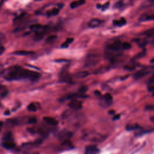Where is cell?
I'll use <instances>...</instances> for the list:
<instances>
[{
	"label": "cell",
	"mask_w": 154,
	"mask_h": 154,
	"mask_svg": "<svg viewBox=\"0 0 154 154\" xmlns=\"http://www.w3.org/2000/svg\"><path fill=\"white\" fill-rule=\"evenodd\" d=\"M109 5H110V3H109V2H107V3H106L105 4H104L103 5H102V7H101L102 10L104 11V10H107V9L108 8V7H109Z\"/></svg>",
	"instance_id": "8d00e7d4"
},
{
	"label": "cell",
	"mask_w": 154,
	"mask_h": 154,
	"mask_svg": "<svg viewBox=\"0 0 154 154\" xmlns=\"http://www.w3.org/2000/svg\"><path fill=\"white\" fill-rule=\"evenodd\" d=\"M43 121L46 122L48 125H51V126H56L58 124V121L57 120L52 117L45 116L43 118Z\"/></svg>",
	"instance_id": "4fadbf2b"
},
{
	"label": "cell",
	"mask_w": 154,
	"mask_h": 154,
	"mask_svg": "<svg viewBox=\"0 0 154 154\" xmlns=\"http://www.w3.org/2000/svg\"><path fill=\"white\" fill-rule=\"evenodd\" d=\"M145 54V53H140V54H138V55H137V56H135V59H138V58H140V57H143V56Z\"/></svg>",
	"instance_id": "7bdbcfd3"
},
{
	"label": "cell",
	"mask_w": 154,
	"mask_h": 154,
	"mask_svg": "<svg viewBox=\"0 0 154 154\" xmlns=\"http://www.w3.org/2000/svg\"><path fill=\"white\" fill-rule=\"evenodd\" d=\"M73 41V38H68L66 39V41L65 42L67 45H69L71 43H72Z\"/></svg>",
	"instance_id": "f35d334b"
},
{
	"label": "cell",
	"mask_w": 154,
	"mask_h": 154,
	"mask_svg": "<svg viewBox=\"0 0 154 154\" xmlns=\"http://www.w3.org/2000/svg\"><path fill=\"white\" fill-rule=\"evenodd\" d=\"M147 90L150 92H154V84H149L147 87Z\"/></svg>",
	"instance_id": "e575fe53"
},
{
	"label": "cell",
	"mask_w": 154,
	"mask_h": 154,
	"mask_svg": "<svg viewBox=\"0 0 154 154\" xmlns=\"http://www.w3.org/2000/svg\"><path fill=\"white\" fill-rule=\"evenodd\" d=\"M152 43H153V44H154V39L153 40V41H152Z\"/></svg>",
	"instance_id": "11a10c76"
},
{
	"label": "cell",
	"mask_w": 154,
	"mask_h": 154,
	"mask_svg": "<svg viewBox=\"0 0 154 154\" xmlns=\"http://www.w3.org/2000/svg\"><path fill=\"white\" fill-rule=\"evenodd\" d=\"M69 106L73 110H79L82 108L83 104L81 101L77 99H72L69 104Z\"/></svg>",
	"instance_id": "30bf717a"
},
{
	"label": "cell",
	"mask_w": 154,
	"mask_h": 154,
	"mask_svg": "<svg viewBox=\"0 0 154 154\" xmlns=\"http://www.w3.org/2000/svg\"><path fill=\"white\" fill-rule=\"evenodd\" d=\"M102 22L103 21L100 20V19H93L89 21V27L90 28H92L98 27L99 26H100L101 25Z\"/></svg>",
	"instance_id": "5bb4252c"
},
{
	"label": "cell",
	"mask_w": 154,
	"mask_h": 154,
	"mask_svg": "<svg viewBox=\"0 0 154 154\" xmlns=\"http://www.w3.org/2000/svg\"><path fill=\"white\" fill-rule=\"evenodd\" d=\"M15 54L17 55H29L31 54H34V53L33 51H16V52L14 53Z\"/></svg>",
	"instance_id": "603a6c76"
},
{
	"label": "cell",
	"mask_w": 154,
	"mask_h": 154,
	"mask_svg": "<svg viewBox=\"0 0 154 154\" xmlns=\"http://www.w3.org/2000/svg\"><path fill=\"white\" fill-rule=\"evenodd\" d=\"M106 137L99 133L93 131H85L82 134V139L85 141L98 143L105 140Z\"/></svg>",
	"instance_id": "7a4b0ae2"
},
{
	"label": "cell",
	"mask_w": 154,
	"mask_h": 154,
	"mask_svg": "<svg viewBox=\"0 0 154 154\" xmlns=\"http://www.w3.org/2000/svg\"><path fill=\"white\" fill-rule=\"evenodd\" d=\"M85 3V0H77V1H73L70 4V7L71 9H75L79 6H81Z\"/></svg>",
	"instance_id": "2e32d148"
},
{
	"label": "cell",
	"mask_w": 154,
	"mask_h": 154,
	"mask_svg": "<svg viewBox=\"0 0 154 154\" xmlns=\"http://www.w3.org/2000/svg\"><path fill=\"white\" fill-rule=\"evenodd\" d=\"M150 62L151 63H154V58L152 59L151 60V61H150Z\"/></svg>",
	"instance_id": "816d5d0a"
},
{
	"label": "cell",
	"mask_w": 154,
	"mask_h": 154,
	"mask_svg": "<svg viewBox=\"0 0 154 154\" xmlns=\"http://www.w3.org/2000/svg\"><path fill=\"white\" fill-rule=\"evenodd\" d=\"M40 76V74L37 72L25 69L19 66H14L9 68L5 73L4 78L8 81L19 80L21 79L35 81L39 78Z\"/></svg>",
	"instance_id": "6da1fadb"
},
{
	"label": "cell",
	"mask_w": 154,
	"mask_h": 154,
	"mask_svg": "<svg viewBox=\"0 0 154 154\" xmlns=\"http://www.w3.org/2000/svg\"><path fill=\"white\" fill-rule=\"evenodd\" d=\"M27 130L32 134H39L43 136H47L49 134V129L46 127H31L27 128Z\"/></svg>",
	"instance_id": "277c9868"
},
{
	"label": "cell",
	"mask_w": 154,
	"mask_h": 154,
	"mask_svg": "<svg viewBox=\"0 0 154 154\" xmlns=\"http://www.w3.org/2000/svg\"><path fill=\"white\" fill-rule=\"evenodd\" d=\"M3 141H13L14 142V138L12 133L11 132H7L5 133L3 137Z\"/></svg>",
	"instance_id": "e0dca14e"
},
{
	"label": "cell",
	"mask_w": 154,
	"mask_h": 154,
	"mask_svg": "<svg viewBox=\"0 0 154 154\" xmlns=\"http://www.w3.org/2000/svg\"><path fill=\"white\" fill-rule=\"evenodd\" d=\"M133 3V0H119L114 5L115 9H122L123 7L129 6Z\"/></svg>",
	"instance_id": "ba28073f"
},
{
	"label": "cell",
	"mask_w": 154,
	"mask_h": 154,
	"mask_svg": "<svg viewBox=\"0 0 154 154\" xmlns=\"http://www.w3.org/2000/svg\"><path fill=\"white\" fill-rule=\"evenodd\" d=\"M148 82H149V84H154V74L149 78Z\"/></svg>",
	"instance_id": "60d3db41"
},
{
	"label": "cell",
	"mask_w": 154,
	"mask_h": 154,
	"mask_svg": "<svg viewBox=\"0 0 154 154\" xmlns=\"http://www.w3.org/2000/svg\"><path fill=\"white\" fill-rule=\"evenodd\" d=\"M59 12H60V10L59 9H57V8H54L53 9H52L51 10L49 11V12H48V16H56L59 13Z\"/></svg>",
	"instance_id": "4316f807"
},
{
	"label": "cell",
	"mask_w": 154,
	"mask_h": 154,
	"mask_svg": "<svg viewBox=\"0 0 154 154\" xmlns=\"http://www.w3.org/2000/svg\"><path fill=\"white\" fill-rule=\"evenodd\" d=\"M136 68V66L134 65H126L124 67V69L127 71H134Z\"/></svg>",
	"instance_id": "4dcf8cb0"
},
{
	"label": "cell",
	"mask_w": 154,
	"mask_h": 154,
	"mask_svg": "<svg viewBox=\"0 0 154 154\" xmlns=\"http://www.w3.org/2000/svg\"><path fill=\"white\" fill-rule=\"evenodd\" d=\"M87 87L85 86V85H83V86H81L80 88L79 89V92L81 95L84 94L85 92L87 91Z\"/></svg>",
	"instance_id": "1f68e13d"
},
{
	"label": "cell",
	"mask_w": 154,
	"mask_h": 154,
	"mask_svg": "<svg viewBox=\"0 0 154 154\" xmlns=\"http://www.w3.org/2000/svg\"><path fill=\"white\" fill-rule=\"evenodd\" d=\"M120 115H114L113 116V121H116V120H118L119 118H120Z\"/></svg>",
	"instance_id": "b9f144b4"
},
{
	"label": "cell",
	"mask_w": 154,
	"mask_h": 154,
	"mask_svg": "<svg viewBox=\"0 0 154 154\" xmlns=\"http://www.w3.org/2000/svg\"><path fill=\"white\" fill-rule=\"evenodd\" d=\"M37 119L36 117H31L28 119V123L30 124H35L37 123Z\"/></svg>",
	"instance_id": "836d02e7"
},
{
	"label": "cell",
	"mask_w": 154,
	"mask_h": 154,
	"mask_svg": "<svg viewBox=\"0 0 154 154\" xmlns=\"http://www.w3.org/2000/svg\"><path fill=\"white\" fill-rule=\"evenodd\" d=\"M149 1L151 3H154V0H149Z\"/></svg>",
	"instance_id": "f5cc1de1"
},
{
	"label": "cell",
	"mask_w": 154,
	"mask_h": 154,
	"mask_svg": "<svg viewBox=\"0 0 154 154\" xmlns=\"http://www.w3.org/2000/svg\"><path fill=\"white\" fill-rule=\"evenodd\" d=\"M122 47L123 49H125V50H128V49H131V44H129V43L128 42H124L122 43Z\"/></svg>",
	"instance_id": "d6a6232c"
},
{
	"label": "cell",
	"mask_w": 154,
	"mask_h": 154,
	"mask_svg": "<svg viewBox=\"0 0 154 154\" xmlns=\"http://www.w3.org/2000/svg\"><path fill=\"white\" fill-rule=\"evenodd\" d=\"M4 3V0H0V6L3 4Z\"/></svg>",
	"instance_id": "f907efd6"
},
{
	"label": "cell",
	"mask_w": 154,
	"mask_h": 154,
	"mask_svg": "<svg viewBox=\"0 0 154 154\" xmlns=\"http://www.w3.org/2000/svg\"><path fill=\"white\" fill-rule=\"evenodd\" d=\"M154 70V67L151 66V67H146L143 68L141 70H139V71L136 72L133 75V77L135 79H139L140 78H141L143 77H145L146 75L149 74Z\"/></svg>",
	"instance_id": "3957f363"
},
{
	"label": "cell",
	"mask_w": 154,
	"mask_h": 154,
	"mask_svg": "<svg viewBox=\"0 0 154 154\" xmlns=\"http://www.w3.org/2000/svg\"><path fill=\"white\" fill-rule=\"evenodd\" d=\"M57 39V36L55 35H51L48 36L46 39V42L47 43H53L55 42Z\"/></svg>",
	"instance_id": "f1b7e54d"
},
{
	"label": "cell",
	"mask_w": 154,
	"mask_h": 154,
	"mask_svg": "<svg viewBox=\"0 0 154 154\" xmlns=\"http://www.w3.org/2000/svg\"><path fill=\"white\" fill-rule=\"evenodd\" d=\"M145 110L147 111H152L154 110V105H146L145 107Z\"/></svg>",
	"instance_id": "74e56055"
},
{
	"label": "cell",
	"mask_w": 154,
	"mask_h": 154,
	"mask_svg": "<svg viewBox=\"0 0 154 154\" xmlns=\"http://www.w3.org/2000/svg\"><path fill=\"white\" fill-rule=\"evenodd\" d=\"M104 100L108 105L111 104L113 102V97L110 93H106L104 95Z\"/></svg>",
	"instance_id": "484cf974"
},
{
	"label": "cell",
	"mask_w": 154,
	"mask_h": 154,
	"mask_svg": "<svg viewBox=\"0 0 154 154\" xmlns=\"http://www.w3.org/2000/svg\"><path fill=\"white\" fill-rule=\"evenodd\" d=\"M10 114V113L9 111H5V112L4 113V115H9Z\"/></svg>",
	"instance_id": "7dc6e473"
},
{
	"label": "cell",
	"mask_w": 154,
	"mask_h": 154,
	"mask_svg": "<svg viewBox=\"0 0 154 154\" xmlns=\"http://www.w3.org/2000/svg\"><path fill=\"white\" fill-rule=\"evenodd\" d=\"M135 41H135V42L138 44L139 47H140V48L145 47L147 44V41H146L145 39H135Z\"/></svg>",
	"instance_id": "cb8c5ba5"
},
{
	"label": "cell",
	"mask_w": 154,
	"mask_h": 154,
	"mask_svg": "<svg viewBox=\"0 0 154 154\" xmlns=\"http://www.w3.org/2000/svg\"><path fill=\"white\" fill-rule=\"evenodd\" d=\"M108 113L110 114L111 115H114L115 114V110H110L108 111Z\"/></svg>",
	"instance_id": "bcb514c9"
},
{
	"label": "cell",
	"mask_w": 154,
	"mask_h": 154,
	"mask_svg": "<svg viewBox=\"0 0 154 154\" xmlns=\"http://www.w3.org/2000/svg\"><path fill=\"white\" fill-rule=\"evenodd\" d=\"M99 61V57L95 54L88 55L86 59H85V65L86 66H95L97 63H98Z\"/></svg>",
	"instance_id": "5b68a950"
},
{
	"label": "cell",
	"mask_w": 154,
	"mask_h": 154,
	"mask_svg": "<svg viewBox=\"0 0 154 154\" xmlns=\"http://www.w3.org/2000/svg\"><path fill=\"white\" fill-rule=\"evenodd\" d=\"M2 146L6 149H13L16 147V144L13 141H3Z\"/></svg>",
	"instance_id": "9a60e30c"
},
{
	"label": "cell",
	"mask_w": 154,
	"mask_h": 154,
	"mask_svg": "<svg viewBox=\"0 0 154 154\" xmlns=\"http://www.w3.org/2000/svg\"><path fill=\"white\" fill-rule=\"evenodd\" d=\"M101 7H102V5L101 4H97V8L101 9Z\"/></svg>",
	"instance_id": "681fc988"
},
{
	"label": "cell",
	"mask_w": 154,
	"mask_h": 154,
	"mask_svg": "<svg viewBox=\"0 0 154 154\" xmlns=\"http://www.w3.org/2000/svg\"><path fill=\"white\" fill-rule=\"evenodd\" d=\"M8 95V91L6 89H4L3 91H1V93H0V96H1V98H4V97Z\"/></svg>",
	"instance_id": "d590c367"
},
{
	"label": "cell",
	"mask_w": 154,
	"mask_h": 154,
	"mask_svg": "<svg viewBox=\"0 0 154 154\" xmlns=\"http://www.w3.org/2000/svg\"><path fill=\"white\" fill-rule=\"evenodd\" d=\"M122 43H121V41H116L115 42H114L113 43H112L111 44L108 45V46L107 47V48L108 50L110 51H113V52H115V51H118L121 48H122Z\"/></svg>",
	"instance_id": "9c48e42d"
},
{
	"label": "cell",
	"mask_w": 154,
	"mask_h": 154,
	"mask_svg": "<svg viewBox=\"0 0 154 154\" xmlns=\"http://www.w3.org/2000/svg\"><path fill=\"white\" fill-rule=\"evenodd\" d=\"M47 30L48 27H43L42 28V30L37 31L35 34V37H34V39H35L36 41H40V40L42 39L44 37L45 35H46Z\"/></svg>",
	"instance_id": "7c38bea8"
},
{
	"label": "cell",
	"mask_w": 154,
	"mask_h": 154,
	"mask_svg": "<svg viewBox=\"0 0 154 154\" xmlns=\"http://www.w3.org/2000/svg\"><path fill=\"white\" fill-rule=\"evenodd\" d=\"M61 145L65 149H71L72 147H73V144L70 140H67L62 141Z\"/></svg>",
	"instance_id": "ffe728a7"
},
{
	"label": "cell",
	"mask_w": 154,
	"mask_h": 154,
	"mask_svg": "<svg viewBox=\"0 0 154 154\" xmlns=\"http://www.w3.org/2000/svg\"><path fill=\"white\" fill-rule=\"evenodd\" d=\"M60 81L61 83H72V79L71 74L67 71L63 70L60 75Z\"/></svg>",
	"instance_id": "8992f818"
},
{
	"label": "cell",
	"mask_w": 154,
	"mask_h": 154,
	"mask_svg": "<svg viewBox=\"0 0 154 154\" xmlns=\"http://www.w3.org/2000/svg\"><path fill=\"white\" fill-rule=\"evenodd\" d=\"M35 1H42V0H35Z\"/></svg>",
	"instance_id": "db71d44e"
},
{
	"label": "cell",
	"mask_w": 154,
	"mask_h": 154,
	"mask_svg": "<svg viewBox=\"0 0 154 154\" xmlns=\"http://www.w3.org/2000/svg\"><path fill=\"white\" fill-rule=\"evenodd\" d=\"M152 96L154 97V92H153V95H152Z\"/></svg>",
	"instance_id": "9f6ffc18"
},
{
	"label": "cell",
	"mask_w": 154,
	"mask_h": 154,
	"mask_svg": "<svg viewBox=\"0 0 154 154\" xmlns=\"http://www.w3.org/2000/svg\"><path fill=\"white\" fill-rule=\"evenodd\" d=\"M1 127H0V132H1Z\"/></svg>",
	"instance_id": "6f0895ef"
},
{
	"label": "cell",
	"mask_w": 154,
	"mask_h": 154,
	"mask_svg": "<svg viewBox=\"0 0 154 154\" xmlns=\"http://www.w3.org/2000/svg\"><path fill=\"white\" fill-rule=\"evenodd\" d=\"M27 108L30 111H33V112H35L37 110V108L36 105H35V104H34V103H31L30 104L28 105Z\"/></svg>",
	"instance_id": "f546056e"
},
{
	"label": "cell",
	"mask_w": 154,
	"mask_h": 154,
	"mask_svg": "<svg viewBox=\"0 0 154 154\" xmlns=\"http://www.w3.org/2000/svg\"><path fill=\"white\" fill-rule=\"evenodd\" d=\"M140 21L145 22L149 21H154V14L151 15H145L144 16H141L140 18Z\"/></svg>",
	"instance_id": "ac0fdd59"
},
{
	"label": "cell",
	"mask_w": 154,
	"mask_h": 154,
	"mask_svg": "<svg viewBox=\"0 0 154 154\" xmlns=\"http://www.w3.org/2000/svg\"><path fill=\"white\" fill-rule=\"evenodd\" d=\"M150 119H151V122H152L153 123H154V116H152V117L150 118Z\"/></svg>",
	"instance_id": "c3c4849f"
},
{
	"label": "cell",
	"mask_w": 154,
	"mask_h": 154,
	"mask_svg": "<svg viewBox=\"0 0 154 154\" xmlns=\"http://www.w3.org/2000/svg\"><path fill=\"white\" fill-rule=\"evenodd\" d=\"M94 93H95V95H96V96H100L101 94V92H99V91H98V90H96V91H95Z\"/></svg>",
	"instance_id": "f6af8a7d"
},
{
	"label": "cell",
	"mask_w": 154,
	"mask_h": 154,
	"mask_svg": "<svg viewBox=\"0 0 154 154\" xmlns=\"http://www.w3.org/2000/svg\"><path fill=\"white\" fill-rule=\"evenodd\" d=\"M143 35L147 37H151L153 36L154 35V28L146 30L143 33Z\"/></svg>",
	"instance_id": "83f0119b"
},
{
	"label": "cell",
	"mask_w": 154,
	"mask_h": 154,
	"mask_svg": "<svg viewBox=\"0 0 154 154\" xmlns=\"http://www.w3.org/2000/svg\"><path fill=\"white\" fill-rule=\"evenodd\" d=\"M141 127L139 125L133 124V125H127L126 127V129L128 131H133V130H138L140 129Z\"/></svg>",
	"instance_id": "d4e9b609"
},
{
	"label": "cell",
	"mask_w": 154,
	"mask_h": 154,
	"mask_svg": "<svg viewBox=\"0 0 154 154\" xmlns=\"http://www.w3.org/2000/svg\"><path fill=\"white\" fill-rule=\"evenodd\" d=\"M113 23L114 25H116V26L122 27V26H123L127 24V21L125 18H122L119 20H114L113 21Z\"/></svg>",
	"instance_id": "d6986e66"
},
{
	"label": "cell",
	"mask_w": 154,
	"mask_h": 154,
	"mask_svg": "<svg viewBox=\"0 0 154 154\" xmlns=\"http://www.w3.org/2000/svg\"><path fill=\"white\" fill-rule=\"evenodd\" d=\"M5 51V49L3 47H0V56H1Z\"/></svg>",
	"instance_id": "ee69618b"
},
{
	"label": "cell",
	"mask_w": 154,
	"mask_h": 154,
	"mask_svg": "<svg viewBox=\"0 0 154 154\" xmlns=\"http://www.w3.org/2000/svg\"><path fill=\"white\" fill-rule=\"evenodd\" d=\"M73 135V133L67 130H63L58 134V138L60 140L63 141L65 140H70Z\"/></svg>",
	"instance_id": "52a82bcc"
},
{
	"label": "cell",
	"mask_w": 154,
	"mask_h": 154,
	"mask_svg": "<svg viewBox=\"0 0 154 154\" xmlns=\"http://www.w3.org/2000/svg\"><path fill=\"white\" fill-rule=\"evenodd\" d=\"M43 27L42 25H41V24H32L31 25H30V29L31 31H38L39 30H41V29H42Z\"/></svg>",
	"instance_id": "44dd1931"
},
{
	"label": "cell",
	"mask_w": 154,
	"mask_h": 154,
	"mask_svg": "<svg viewBox=\"0 0 154 154\" xmlns=\"http://www.w3.org/2000/svg\"><path fill=\"white\" fill-rule=\"evenodd\" d=\"M99 151L97 146L95 145H88L85 148L84 154H96Z\"/></svg>",
	"instance_id": "8fae6325"
},
{
	"label": "cell",
	"mask_w": 154,
	"mask_h": 154,
	"mask_svg": "<svg viewBox=\"0 0 154 154\" xmlns=\"http://www.w3.org/2000/svg\"><path fill=\"white\" fill-rule=\"evenodd\" d=\"M0 107H1V103H0Z\"/></svg>",
	"instance_id": "680465c9"
},
{
	"label": "cell",
	"mask_w": 154,
	"mask_h": 154,
	"mask_svg": "<svg viewBox=\"0 0 154 154\" xmlns=\"http://www.w3.org/2000/svg\"><path fill=\"white\" fill-rule=\"evenodd\" d=\"M4 72H5V70H4V67L3 65L0 64V75H1V74H3Z\"/></svg>",
	"instance_id": "ab89813d"
},
{
	"label": "cell",
	"mask_w": 154,
	"mask_h": 154,
	"mask_svg": "<svg viewBox=\"0 0 154 154\" xmlns=\"http://www.w3.org/2000/svg\"><path fill=\"white\" fill-rule=\"evenodd\" d=\"M89 75V73L87 71H80L75 73V77L77 78H84L87 77Z\"/></svg>",
	"instance_id": "7402d4cb"
}]
</instances>
